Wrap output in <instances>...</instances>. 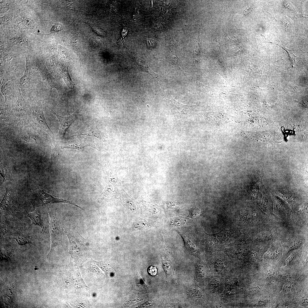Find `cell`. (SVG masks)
Listing matches in <instances>:
<instances>
[{
  "label": "cell",
  "mask_w": 308,
  "mask_h": 308,
  "mask_svg": "<svg viewBox=\"0 0 308 308\" xmlns=\"http://www.w3.org/2000/svg\"><path fill=\"white\" fill-rule=\"evenodd\" d=\"M32 108L35 122L38 126L49 135H54V134L48 126L44 117L41 102L37 100H34L33 102Z\"/></svg>",
  "instance_id": "obj_6"
},
{
  "label": "cell",
  "mask_w": 308,
  "mask_h": 308,
  "mask_svg": "<svg viewBox=\"0 0 308 308\" xmlns=\"http://www.w3.org/2000/svg\"><path fill=\"white\" fill-rule=\"evenodd\" d=\"M35 68L40 74L44 83L47 86L51 89L55 87L53 78L44 66L38 64L36 66Z\"/></svg>",
  "instance_id": "obj_10"
},
{
  "label": "cell",
  "mask_w": 308,
  "mask_h": 308,
  "mask_svg": "<svg viewBox=\"0 0 308 308\" xmlns=\"http://www.w3.org/2000/svg\"><path fill=\"white\" fill-rule=\"evenodd\" d=\"M163 267L166 274L170 275H172L173 272V269L171 264L168 262H166L163 264Z\"/></svg>",
  "instance_id": "obj_23"
},
{
  "label": "cell",
  "mask_w": 308,
  "mask_h": 308,
  "mask_svg": "<svg viewBox=\"0 0 308 308\" xmlns=\"http://www.w3.org/2000/svg\"><path fill=\"white\" fill-rule=\"evenodd\" d=\"M38 193L39 198L41 202L44 204L50 205L54 203H64L73 205L83 210L72 200L55 198L46 193L43 190L40 189L38 190Z\"/></svg>",
  "instance_id": "obj_8"
},
{
  "label": "cell",
  "mask_w": 308,
  "mask_h": 308,
  "mask_svg": "<svg viewBox=\"0 0 308 308\" xmlns=\"http://www.w3.org/2000/svg\"><path fill=\"white\" fill-rule=\"evenodd\" d=\"M0 174L3 178L2 183L10 180V176L8 170L6 165L1 163L0 166Z\"/></svg>",
  "instance_id": "obj_20"
},
{
  "label": "cell",
  "mask_w": 308,
  "mask_h": 308,
  "mask_svg": "<svg viewBox=\"0 0 308 308\" xmlns=\"http://www.w3.org/2000/svg\"><path fill=\"white\" fill-rule=\"evenodd\" d=\"M14 84L11 81H9L5 83L2 86L1 91L4 96L5 102H10L13 97L15 93Z\"/></svg>",
  "instance_id": "obj_11"
},
{
  "label": "cell",
  "mask_w": 308,
  "mask_h": 308,
  "mask_svg": "<svg viewBox=\"0 0 308 308\" xmlns=\"http://www.w3.org/2000/svg\"><path fill=\"white\" fill-rule=\"evenodd\" d=\"M190 293L192 297L196 298H200L202 296V291L198 288H195L192 289L190 291Z\"/></svg>",
  "instance_id": "obj_24"
},
{
  "label": "cell",
  "mask_w": 308,
  "mask_h": 308,
  "mask_svg": "<svg viewBox=\"0 0 308 308\" xmlns=\"http://www.w3.org/2000/svg\"><path fill=\"white\" fill-rule=\"evenodd\" d=\"M50 144L52 148L51 159L59 155L60 150L64 148L81 150L85 147H91L97 150L100 149L98 144L95 142H87L79 139L65 141L52 140Z\"/></svg>",
  "instance_id": "obj_2"
},
{
  "label": "cell",
  "mask_w": 308,
  "mask_h": 308,
  "mask_svg": "<svg viewBox=\"0 0 308 308\" xmlns=\"http://www.w3.org/2000/svg\"><path fill=\"white\" fill-rule=\"evenodd\" d=\"M50 217V230L51 240V246L49 252L46 256L49 258L54 249L61 243L62 229L60 226L59 219L56 211H48Z\"/></svg>",
  "instance_id": "obj_3"
},
{
  "label": "cell",
  "mask_w": 308,
  "mask_h": 308,
  "mask_svg": "<svg viewBox=\"0 0 308 308\" xmlns=\"http://www.w3.org/2000/svg\"><path fill=\"white\" fill-rule=\"evenodd\" d=\"M168 56L170 61L178 69L182 71L180 67L179 60L176 52L173 51L169 52Z\"/></svg>",
  "instance_id": "obj_19"
},
{
  "label": "cell",
  "mask_w": 308,
  "mask_h": 308,
  "mask_svg": "<svg viewBox=\"0 0 308 308\" xmlns=\"http://www.w3.org/2000/svg\"><path fill=\"white\" fill-rule=\"evenodd\" d=\"M201 213V211L198 208H194L191 211L189 216L191 218H194L198 216Z\"/></svg>",
  "instance_id": "obj_26"
},
{
  "label": "cell",
  "mask_w": 308,
  "mask_h": 308,
  "mask_svg": "<svg viewBox=\"0 0 308 308\" xmlns=\"http://www.w3.org/2000/svg\"><path fill=\"white\" fill-rule=\"evenodd\" d=\"M64 231L69 240L71 259L78 260L87 258L91 250L90 240L82 236L74 226L64 227Z\"/></svg>",
  "instance_id": "obj_1"
},
{
  "label": "cell",
  "mask_w": 308,
  "mask_h": 308,
  "mask_svg": "<svg viewBox=\"0 0 308 308\" xmlns=\"http://www.w3.org/2000/svg\"><path fill=\"white\" fill-rule=\"evenodd\" d=\"M47 108L50 110L51 112L54 114L58 119L60 123L59 134L62 137H64L69 127L72 123L78 118L79 114V111H76L73 114L67 116H62L56 114L45 103Z\"/></svg>",
  "instance_id": "obj_7"
},
{
  "label": "cell",
  "mask_w": 308,
  "mask_h": 308,
  "mask_svg": "<svg viewBox=\"0 0 308 308\" xmlns=\"http://www.w3.org/2000/svg\"><path fill=\"white\" fill-rule=\"evenodd\" d=\"M146 221H141L134 223L132 228L134 230H137L141 229L145 227L146 228L148 225V223Z\"/></svg>",
  "instance_id": "obj_22"
},
{
  "label": "cell",
  "mask_w": 308,
  "mask_h": 308,
  "mask_svg": "<svg viewBox=\"0 0 308 308\" xmlns=\"http://www.w3.org/2000/svg\"><path fill=\"white\" fill-rule=\"evenodd\" d=\"M148 271L151 275L155 276L157 273V270L155 266H151L149 267Z\"/></svg>",
  "instance_id": "obj_28"
},
{
  "label": "cell",
  "mask_w": 308,
  "mask_h": 308,
  "mask_svg": "<svg viewBox=\"0 0 308 308\" xmlns=\"http://www.w3.org/2000/svg\"><path fill=\"white\" fill-rule=\"evenodd\" d=\"M86 135L96 137L104 141L107 137V133L99 129L95 122L92 120H86L83 125L78 130L72 134L71 137Z\"/></svg>",
  "instance_id": "obj_4"
},
{
  "label": "cell",
  "mask_w": 308,
  "mask_h": 308,
  "mask_svg": "<svg viewBox=\"0 0 308 308\" xmlns=\"http://www.w3.org/2000/svg\"><path fill=\"white\" fill-rule=\"evenodd\" d=\"M20 245H23L27 244H33L32 238L28 234L21 232H19L15 234L12 237Z\"/></svg>",
  "instance_id": "obj_16"
},
{
  "label": "cell",
  "mask_w": 308,
  "mask_h": 308,
  "mask_svg": "<svg viewBox=\"0 0 308 308\" xmlns=\"http://www.w3.org/2000/svg\"><path fill=\"white\" fill-rule=\"evenodd\" d=\"M275 193L276 194L286 200L291 205L297 199V196L295 194L290 192L286 189H280L276 191Z\"/></svg>",
  "instance_id": "obj_14"
},
{
  "label": "cell",
  "mask_w": 308,
  "mask_h": 308,
  "mask_svg": "<svg viewBox=\"0 0 308 308\" xmlns=\"http://www.w3.org/2000/svg\"><path fill=\"white\" fill-rule=\"evenodd\" d=\"M69 66H66L64 64H61L59 72L61 74L68 88L72 89L74 87L75 84L72 80L68 72V68Z\"/></svg>",
  "instance_id": "obj_13"
},
{
  "label": "cell",
  "mask_w": 308,
  "mask_h": 308,
  "mask_svg": "<svg viewBox=\"0 0 308 308\" xmlns=\"http://www.w3.org/2000/svg\"><path fill=\"white\" fill-rule=\"evenodd\" d=\"M12 199L10 192L6 188L5 194L0 203L1 207L4 210H8L12 206Z\"/></svg>",
  "instance_id": "obj_17"
},
{
  "label": "cell",
  "mask_w": 308,
  "mask_h": 308,
  "mask_svg": "<svg viewBox=\"0 0 308 308\" xmlns=\"http://www.w3.org/2000/svg\"><path fill=\"white\" fill-rule=\"evenodd\" d=\"M64 29V27L61 24H55L52 26L50 30L51 32H58Z\"/></svg>",
  "instance_id": "obj_27"
},
{
  "label": "cell",
  "mask_w": 308,
  "mask_h": 308,
  "mask_svg": "<svg viewBox=\"0 0 308 308\" xmlns=\"http://www.w3.org/2000/svg\"><path fill=\"white\" fill-rule=\"evenodd\" d=\"M172 224L178 226L182 225L185 223V221L184 219L181 218H177L173 220L171 222Z\"/></svg>",
  "instance_id": "obj_25"
},
{
  "label": "cell",
  "mask_w": 308,
  "mask_h": 308,
  "mask_svg": "<svg viewBox=\"0 0 308 308\" xmlns=\"http://www.w3.org/2000/svg\"><path fill=\"white\" fill-rule=\"evenodd\" d=\"M138 66V68L141 71L145 72L150 74L153 78L154 82L158 84L160 77L158 75L154 72L147 65L142 64V63H137Z\"/></svg>",
  "instance_id": "obj_18"
},
{
  "label": "cell",
  "mask_w": 308,
  "mask_h": 308,
  "mask_svg": "<svg viewBox=\"0 0 308 308\" xmlns=\"http://www.w3.org/2000/svg\"><path fill=\"white\" fill-rule=\"evenodd\" d=\"M28 216L31 220V225L40 226L42 231L44 230V223L38 208H37L35 211L29 213Z\"/></svg>",
  "instance_id": "obj_12"
},
{
  "label": "cell",
  "mask_w": 308,
  "mask_h": 308,
  "mask_svg": "<svg viewBox=\"0 0 308 308\" xmlns=\"http://www.w3.org/2000/svg\"><path fill=\"white\" fill-rule=\"evenodd\" d=\"M205 275V271L203 266L201 264H198L196 266L195 270V278L196 280L200 281L202 280Z\"/></svg>",
  "instance_id": "obj_21"
},
{
  "label": "cell",
  "mask_w": 308,
  "mask_h": 308,
  "mask_svg": "<svg viewBox=\"0 0 308 308\" xmlns=\"http://www.w3.org/2000/svg\"><path fill=\"white\" fill-rule=\"evenodd\" d=\"M167 100L169 108L174 116L178 119H185L189 115L192 109V106L181 104L176 101L169 93Z\"/></svg>",
  "instance_id": "obj_5"
},
{
  "label": "cell",
  "mask_w": 308,
  "mask_h": 308,
  "mask_svg": "<svg viewBox=\"0 0 308 308\" xmlns=\"http://www.w3.org/2000/svg\"><path fill=\"white\" fill-rule=\"evenodd\" d=\"M26 66L23 75L20 79L19 87L23 93L30 87L33 77L29 57L25 56Z\"/></svg>",
  "instance_id": "obj_9"
},
{
  "label": "cell",
  "mask_w": 308,
  "mask_h": 308,
  "mask_svg": "<svg viewBox=\"0 0 308 308\" xmlns=\"http://www.w3.org/2000/svg\"><path fill=\"white\" fill-rule=\"evenodd\" d=\"M177 231L182 238L185 248L192 254L196 255L198 253V250L193 242L183 233L177 230Z\"/></svg>",
  "instance_id": "obj_15"
}]
</instances>
